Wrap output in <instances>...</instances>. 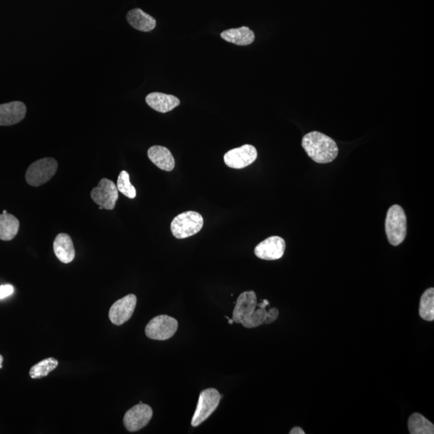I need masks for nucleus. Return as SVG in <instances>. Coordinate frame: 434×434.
Returning a JSON list of instances; mask_svg holds the SVG:
<instances>
[{
	"instance_id": "f257e3e1",
	"label": "nucleus",
	"mask_w": 434,
	"mask_h": 434,
	"mask_svg": "<svg viewBox=\"0 0 434 434\" xmlns=\"http://www.w3.org/2000/svg\"><path fill=\"white\" fill-rule=\"evenodd\" d=\"M268 300L257 303L254 292H246L240 294L233 310L232 319L236 323L242 324L246 328H254L266 324L269 306Z\"/></svg>"
},
{
	"instance_id": "f03ea898",
	"label": "nucleus",
	"mask_w": 434,
	"mask_h": 434,
	"mask_svg": "<svg viewBox=\"0 0 434 434\" xmlns=\"http://www.w3.org/2000/svg\"><path fill=\"white\" fill-rule=\"evenodd\" d=\"M302 146L307 155L318 164H329L338 154L336 142L324 133L312 131L303 138Z\"/></svg>"
},
{
	"instance_id": "7ed1b4c3",
	"label": "nucleus",
	"mask_w": 434,
	"mask_h": 434,
	"mask_svg": "<svg viewBox=\"0 0 434 434\" xmlns=\"http://www.w3.org/2000/svg\"><path fill=\"white\" fill-rule=\"evenodd\" d=\"M385 232L391 245L398 246L404 241L407 235V218L400 205L390 207L386 216Z\"/></svg>"
},
{
	"instance_id": "20e7f679",
	"label": "nucleus",
	"mask_w": 434,
	"mask_h": 434,
	"mask_svg": "<svg viewBox=\"0 0 434 434\" xmlns=\"http://www.w3.org/2000/svg\"><path fill=\"white\" fill-rule=\"evenodd\" d=\"M204 219L199 213L188 211L176 216L171 224V231L177 239H184L197 235L202 230Z\"/></svg>"
},
{
	"instance_id": "39448f33",
	"label": "nucleus",
	"mask_w": 434,
	"mask_h": 434,
	"mask_svg": "<svg viewBox=\"0 0 434 434\" xmlns=\"http://www.w3.org/2000/svg\"><path fill=\"white\" fill-rule=\"evenodd\" d=\"M58 164L54 158L41 159L32 163L26 171L27 183L32 187L45 184L56 175Z\"/></svg>"
},
{
	"instance_id": "423d86ee",
	"label": "nucleus",
	"mask_w": 434,
	"mask_h": 434,
	"mask_svg": "<svg viewBox=\"0 0 434 434\" xmlns=\"http://www.w3.org/2000/svg\"><path fill=\"white\" fill-rule=\"evenodd\" d=\"M221 395L216 389H207L199 394L197 409L192 420V426L197 427L211 416L220 404Z\"/></svg>"
},
{
	"instance_id": "0eeeda50",
	"label": "nucleus",
	"mask_w": 434,
	"mask_h": 434,
	"mask_svg": "<svg viewBox=\"0 0 434 434\" xmlns=\"http://www.w3.org/2000/svg\"><path fill=\"white\" fill-rule=\"evenodd\" d=\"M177 330L178 321L163 314L151 319L145 328V333L151 340L163 341L173 337Z\"/></svg>"
},
{
	"instance_id": "6e6552de",
	"label": "nucleus",
	"mask_w": 434,
	"mask_h": 434,
	"mask_svg": "<svg viewBox=\"0 0 434 434\" xmlns=\"http://www.w3.org/2000/svg\"><path fill=\"white\" fill-rule=\"evenodd\" d=\"M90 195L94 202L99 205V209L113 210L116 206L118 190L112 180L102 179Z\"/></svg>"
},
{
	"instance_id": "1a4fd4ad",
	"label": "nucleus",
	"mask_w": 434,
	"mask_h": 434,
	"mask_svg": "<svg viewBox=\"0 0 434 434\" xmlns=\"http://www.w3.org/2000/svg\"><path fill=\"white\" fill-rule=\"evenodd\" d=\"M153 416V410L149 405L140 403L129 409L123 418L124 426L130 432H136L144 428Z\"/></svg>"
},
{
	"instance_id": "9d476101",
	"label": "nucleus",
	"mask_w": 434,
	"mask_h": 434,
	"mask_svg": "<svg viewBox=\"0 0 434 434\" xmlns=\"http://www.w3.org/2000/svg\"><path fill=\"white\" fill-rule=\"evenodd\" d=\"M257 158V151L255 147L246 144L228 151L224 156V161L228 168L242 169L254 163Z\"/></svg>"
},
{
	"instance_id": "9b49d317",
	"label": "nucleus",
	"mask_w": 434,
	"mask_h": 434,
	"mask_svg": "<svg viewBox=\"0 0 434 434\" xmlns=\"http://www.w3.org/2000/svg\"><path fill=\"white\" fill-rule=\"evenodd\" d=\"M137 304V297L135 294L127 295L113 304L109 309V318L114 325L121 326L130 319Z\"/></svg>"
},
{
	"instance_id": "f8f14e48",
	"label": "nucleus",
	"mask_w": 434,
	"mask_h": 434,
	"mask_svg": "<svg viewBox=\"0 0 434 434\" xmlns=\"http://www.w3.org/2000/svg\"><path fill=\"white\" fill-rule=\"evenodd\" d=\"M285 250V241L283 238L273 236L257 245L255 247L254 254L260 259L274 261L283 257Z\"/></svg>"
},
{
	"instance_id": "ddd939ff",
	"label": "nucleus",
	"mask_w": 434,
	"mask_h": 434,
	"mask_svg": "<svg viewBox=\"0 0 434 434\" xmlns=\"http://www.w3.org/2000/svg\"><path fill=\"white\" fill-rule=\"evenodd\" d=\"M27 107L22 102H12L0 105V126L15 125L25 118Z\"/></svg>"
},
{
	"instance_id": "4468645a",
	"label": "nucleus",
	"mask_w": 434,
	"mask_h": 434,
	"mask_svg": "<svg viewBox=\"0 0 434 434\" xmlns=\"http://www.w3.org/2000/svg\"><path fill=\"white\" fill-rule=\"evenodd\" d=\"M149 106L160 113H168L180 104L178 98L163 93H151L146 98Z\"/></svg>"
},
{
	"instance_id": "2eb2a0df",
	"label": "nucleus",
	"mask_w": 434,
	"mask_h": 434,
	"mask_svg": "<svg viewBox=\"0 0 434 434\" xmlns=\"http://www.w3.org/2000/svg\"><path fill=\"white\" fill-rule=\"evenodd\" d=\"M55 255L61 262L69 264L75 259V249L73 240L66 233H60L54 242Z\"/></svg>"
},
{
	"instance_id": "dca6fc26",
	"label": "nucleus",
	"mask_w": 434,
	"mask_h": 434,
	"mask_svg": "<svg viewBox=\"0 0 434 434\" xmlns=\"http://www.w3.org/2000/svg\"><path fill=\"white\" fill-rule=\"evenodd\" d=\"M149 160L157 168L165 171H171L175 169V162L173 154L165 147L153 146L147 151Z\"/></svg>"
},
{
	"instance_id": "f3484780",
	"label": "nucleus",
	"mask_w": 434,
	"mask_h": 434,
	"mask_svg": "<svg viewBox=\"0 0 434 434\" xmlns=\"http://www.w3.org/2000/svg\"><path fill=\"white\" fill-rule=\"evenodd\" d=\"M127 20L129 25L141 32H151L156 27L155 19L143 12L140 8L129 11Z\"/></svg>"
},
{
	"instance_id": "a211bd4d",
	"label": "nucleus",
	"mask_w": 434,
	"mask_h": 434,
	"mask_svg": "<svg viewBox=\"0 0 434 434\" xmlns=\"http://www.w3.org/2000/svg\"><path fill=\"white\" fill-rule=\"evenodd\" d=\"M221 36L222 39L237 45L246 46L251 45L255 40L254 32L248 27L231 28L224 31Z\"/></svg>"
},
{
	"instance_id": "6ab92c4d",
	"label": "nucleus",
	"mask_w": 434,
	"mask_h": 434,
	"mask_svg": "<svg viewBox=\"0 0 434 434\" xmlns=\"http://www.w3.org/2000/svg\"><path fill=\"white\" fill-rule=\"evenodd\" d=\"M20 228V222L12 214L0 215V240L12 241L15 238Z\"/></svg>"
},
{
	"instance_id": "aec40b11",
	"label": "nucleus",
	"mask_w": 434,
	"mask_h": 434,
	"mask_svg": "<svg viewBox=\"0 0 434 434\" xmlns=\"http://www.w3.org/2000/svg\"><path fill=\"white\" fill-rule=\"evenodd\" d=\"M409 433L411 434H433L434 426L431 422L418 413L410 416L408 422Z\"/></svg>"
},
{
	"instance_id": "412c9836",
	"label": "nucleus",
	"mask_w": 434,
	"mask_h": 434,
	"mask_svg": "<svg viewBox=\"0 0 434 434\" xmlns=\"http://www.w3.org/2000/svg\"><path fill=\"white\" fill-rule=\"evenodd\" d=\"M419 314L424 321H434V289L428 288L420 300Z\"/></svg>"
},
{
	"instance_id": "4be33fe9",
	"label": "nucleus",
	"mask_w": 434,
	"mask_h": 434,
	"mask_svg": "<svg viewBox=\"0 0 434 434\" xmlns=\"http://www.w3.org/2000/svg\"><path fill=\"white\" fill-rule=\"evenodd\" d=\"M58 366V361L55 358H47L32 367L30 375L32 379H40L49 375Z\"/></svg>"
},
{
	"instance_id": "5701e85b",
	"label": "nucleus",
	"mask_w": 434,
	"mask_h": 434,
	"mask_svg": "<svg viewBox=\"0 0 434 434\" xmlns=\"http://www.w3.org/2000/svg\"><path fill=\"white\" fill-rule=\"evenodd\" d=\"M117 188L124 195L129 199H135L136 197V189L131 184L130 181V175L126 171H122L118 175Z\"/></svg>"
},
{
	"instance_id": "b1692460",
	"label": "nucleus",
	"mask_w": 434,
	"mask_h": 434,
	"mask_svg": "<svg viewBox=\"0 0 434 434\" xmlns=\"http://www.w3.org/2000/svg\"><path fill=\"white\" fill-rule=\"evenodd\" d=\"M14 292L13 286L11 285H4L0 286V299L10 296Z\"/></svg>"
},
{
	"instance_id": "393cba45",
	"label": "nucleus",
	"mask_w": 434,
	"mask_h": 434,
	"mask_svg": "<svg viewBox=\"0 0 434 434\" xmlns=\"http://www.w3.org/2000/svg\"><path fill=\"white\" fill-rule=\"evenodd\" d=\"M279 312L276 308H271L268 312V318H267L266 324H270L276 321V318H279Z\"/></svg>"
},
{
	"instance_id": "a878e982",
	"label": "nucleus",
	"mask_w": 434,
	"mask_h": 434,
	"mask_svg": "<svg viewBox=\"0 0 434 434\" xmlns=\"http://www.w3.org/2000/svg\"><path fill=\"white\" fill-rule=\"evenodd\" d=\"M290 434H305L303 429L300 427H294L292 431H290Z\"/></svg>"
},
{
	"instance_id": "bb28decb",
	"label": "nucleus",
	"mask_w": 434,
	"mask_h": 434,
	"mask_svg": "<svg viewBox=\"0 0 434 434\" xmlns=\"http://www.w3.org/2000/svg\"><path fill=\"white\" fill-rule=\"evenodd\" d=\"M3 357L0 355V369L3 368Z\"/></svg>"
},
{
	"instance_id": "cd10ccee",
	"label": "nucleus",
	"mask_w": 434,
	"mask_h": 434,
	"mask_svg": "<svg viewBox=\"0 0 434 434\" xmlns=\"http://www.w3.org/2000/svg\"><path fill=\"white\" fill-rule=\"evenodd\" d=\"M233 323H235L233 322V319H228V323L232 324Z\"/></svg>"
},
{
	"instance_id": "c85d7f7f",
	"label": "nucleus",
	"mask_w": 434,
	"mask_h": 434,
	"mask_svg": "<svg viewBox=\"0 0 434 434\" xmlns=\"http://www.w3.org/2000/svg\"><path fill=\"white\" fill-rule=\"evenodd\" d=\"M8 212L6 211V210H4V211L3 212V213H7Z\"/></svg>"
}]
</instances>
